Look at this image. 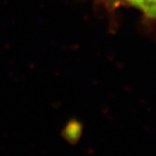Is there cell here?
<instances>
[{
    "label": "cell",
    "instance_id": "obj_3",
    "mask_svg": "<svg viewBox=\"0 0 156 156\" xmlns=\"http://www.w3.org/2000/svg\"><path fill=\"white\" fill-rule=\"evenodd\" d=\"M107 1H113V0H107Z\"/></svg>",
    "mask_w": 156,
    "mask_h": 156
},
{
    "label": "cell",
    "instance_id": "obj_1",
    "mask_svg": "<svg viewBox=\"0 0 156 156\" xmlns=\"http://www.w3.org/2000/svg\"><path fill=\"white\" fill-rule=\"evenodd\" d=\"M144 12L147 16L156 18V0H128Z\"/></svg>",
    "mask_w": 156,
    "mask_h": 156
},
{
    "label": "cell",
    "instance_id": "obj_2",
    "mask_svg": "<svg viewBox=\"0 0 156 156\" xmlns=\"http://www.w3.org/2000/svg\"><path fill=\"white\" fill-rule=\"evenodd\" d=\"M82 135V125L78 121H72L66 128V137L72 143L77 142Z\"/></svg>",
    "mask_w": 156,
    "mask_h": 156
}]
</instances>
